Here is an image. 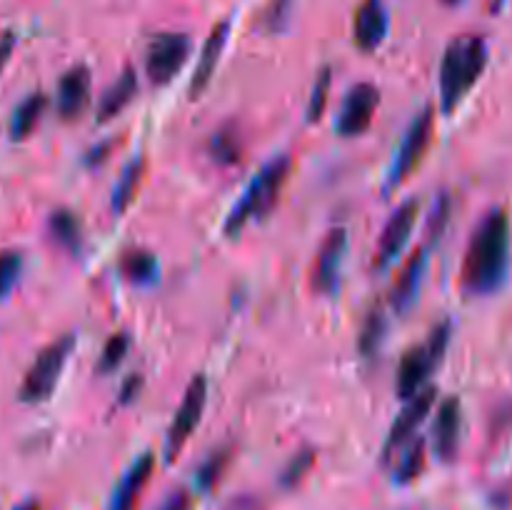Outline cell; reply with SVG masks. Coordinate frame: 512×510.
I'll list each match as a JSON object with an SVG mask.
<instances>
[{"label":"cell","mask_w":512,"mask_h":510,"mask_svg":"<svg viewBox=\"0 0 512 510\" xmlns=\"http://www.w3.org/2000/svg\"><path fill=\"white\" fill-rule=\"evenodd\" d=\"M510 270V218L503 208L490 210L475 228L463 263V288L490 295L503 288Z\"/></svg>","instance_id":"obj_1"},{"label":"cell","mask_w":512,"mask_h":510,"mask_svg":"<svg viewBox=\"0 0 512 510\" xmlns=\"http://www.w3.org/2000/svg\"><path fill=\"white\" fill-rule=\"evenodd\" d=\"M488 65V43L480 35H463L445 48L440 63V108L445 115L470 93Z\"/></svg>","instance_id":"obj_2"},{"label":"cell","mask_w":512,"mask_h":510,"mask_svg":"<svg viewBox=\"0 0 512 510\" xmlns=\"http://www.w3.org/2000/svg\"><path fill=\"white\" fill-rule=\"evenodd\" d=\"M290 168H293V163H290L288 155H278V158H273L260 168V173L245 188L243 198L235 203V208L225 218L223 230L228 238H235L250 220L265 218L275 208L280 193H283L285 180L290 175Z\"/></svg>","instance_id":"obj_3"},{"label":"cell","mask_w":512,"mask_h":510,"mask_svg":"<svg viewBox=\"0 0 512 510\" xmlns=\"http://www.w3.org/2000/svg\"><path fill=\"white\" fill-rule=\"evenodd\" d=\"M450 333H453V325H450V320H443L440 325H435L433 333L428 335L423 345L405 350L398 365V378H395V390H398L400 398H413L415 393H420L428 385L433 370L443 363V355L450 343Z\"/></svg>","instance_id":"obj_4"},{"label":"cell","mask_w":512,"mask_h":510,"mask_svg":"<svg viewBox=\"0 0 512 510\" xmlns=\"http://www.w3.org/2000/svg\"><path fill=\"white\" fill-rule=\"evenodd\" d=\"M75 348L73 335H60L58 340L43 348L38 353V358L33 360V365L25 373L23 383H20L18 398L23 403H43L53 395L55 385H58L60 373H63L65 363H68L70 353Z\"/></svg>","instance_id":"obj_5"},{"label":"cell","mask_w":512,"mask_h":510,"mask_svg":"<svg viewBox=\"0 0 512 510\" xmlns=\"http://www.w3.org/2000/svg\"><path fill=\"white\" fill-rule=\"evenodd\" d=\"M433 125H435V110L433 105H425L418 115L413 118L410 128L405 130L403 143H400L398 153H395L393 168L388 173V183H385V193L395 190L398 185H403L410 178L415 168L423 163L425 153L430 148V140H433Z\"/></svg>","instance_id":"obj_6"},{"label":"cell","mask_w":512,"mask_h":510,"mask_svg":"<svg viewBox=\"0 0 512 510\" xmlns=\"http://www.w3.org/2000/svg\"><path fill=\"white\" fill-rule=\"evenodd\" d=\"M205 403H208V380H205V375H195L188 388H185L183 400H180L178 410L173 415V423L168 428V435H165L163 453L168 463H173L175 455L183 450V445L188 443L193 430L200 425L205 413Z\"/></svg>","instance_id":"obj_7"},{"label":"cell","mask_w":512,"mask_h":510,"mask_svg":"<svg viewBox=\"0 0 512 510\" xmlns=\"http://www.w3.org/2000/svg\"><path fill=\"white\" fill-rule=\"evenodd\" d=\"M193 43L185 33H160L155 35L145 50V73L150 83L165 85L183 70L188 63Z\"/></svg>","instance_id":"obj_8"},{"label":"cell","mask_w":512,"mask_h":510,"mask_svg":"<svg viewBox=\"0 0 512 510\" xmlns=\"http://www.w3.org/2000/svg\"><path fill=\"white\" fill-rule=\"evenodd\" d=\"M418 213H420V200L415 198L405 200V203H400L398 208H395V213L390 215L383 233H380L378 248H375V258H373L375 270H388L390 265L398 260V255L403 253L410 235H413L415 223H418Z\"/></svg>","instance_id":"obj_9"},{"label":"cell","mask_w":512,"mask_h":510,"mask_svg":"<svg viewBox=\"0 0 512 510\" xmlns=\"http://www.w3.org/2000/svg\"><path fill=\"white\" fill-rule=\"evenodd\" d=\"M435 400H438V388H435V385H425L420 393L408 398L405 408L400 410V415L393 420V425H390L388 430V438H385L383 445V463L393 460V455L398 453L400 448H405V443L413 438L415 430H418L420 425H423V420L428 418Z\"/></svg>","instance_id":"obj_10"},{"label":"cell","mask_w":512,"mask_h":510,"mask_svg":"<svg viewBox=\"0 0 512 510\" xmlns=\"http://www.w3.org/2000/svg\"><path fill=\"white\" fill-rule=\"evenodd\" d=\"M380 105V90L373 83H358L345 93L343 105H340L335 130L343 138H355L370 128L375 118V110Z\"/></svg>","instance_id":"obj_11"},{"label":"cell","mask_w":512,"mask_h":510,"mask_svg":"<svg viewBox=\"0 0 512 510\" xmlns=\"http://www.w3.org/2000/svg\"><path fill=\"white\" fill-rule=\"evenodd\" d=\"M345 253H348V230L333 228L325 235L323 245L318 250V258H315L313 288L318 293H333L338 288Z\"/></svg>","instance_id":"obj_12"},{"label":"cell","mask_w":512,"mask_h":510,"mask_svg":"<svg viewBox=\"0 0 512 510\" xmlns=\"http://www.w3.org/2000/svg\"><path fill=\"white\" fill-rule=\"evenodd\" d=\"M460 433H463V408L458 398H445L438 405V415L433 423V448L440 460H453L460 448Z\"/></svg>","instance_id":"obj_13"},{"label":"cell","mask_w":512,"mask_h":510,"mask_svg":"<svg viewBox=\"0 0 512 510\" xmlns=\"http://www.w3.org/2000/svg\"><path fill=\"white\" fill-rule=\"evenodd\" d=\"M90 90H93V78L85 65H75L60 78L58 93H55V108L63 120H73L88 108Z\"/></svg>","instance_id":"obj_14"},{"label":"cell","mask_w":512,"mask_h":510,"mask_svg":"<svg viewBox=\"0 0 512 510\" xmlns=\"http://www.w3.org/2000/svg\"><path fill=\"white\" fill-rule=\"evenodd\" d=\"M425 273H428V250L420 248L410 255L408 263L400 270L393 290H390V305L395 313H408L418 300L420 288H423Z\"/></svg>","instance_id":"obj_15"},{"label":"cell","mask_w":512,"mask_h":510,"mask_svg":"<svg viewBox=\"0 0 512 510\" xmlns=\"http://www.w3.org/2000/svg\"><path fill=\"white\" fill-rule=\"evenodd\" d=\"M390 28V18L388 10L380 0H365L363 5L358 8L353 20V40L360 50L370 53V50L380 48L388 35Z\"/></svg>","instance_id":"obj_16"},{"label":"cell","mask_w":512,"mask_h":510,"mask_svg":"<svg viewBox=\"0 0 512 510\" xmlns=\"http://www.w3.org/2000/svg\"><path fill=\"white\" fill-rule=\"evenodd\" d=\"M228 33H230V23L228 20H223V23L215 25L213 33L208 35V40H205L203 48H200L198 65H195L193 78H190V88H188L190 98H200L203 90L208 88L210 80H213L215 68H218L220 63V55H223L225 43H228Z\"/></svg>","instance_id":"obj_17"},{"label":"cell","mask_w":512,"mask_h":510,"mask_svg":"<svg viewBox=\"0 0 512 510\" xmlns=\"http://www.w3.org/2000/svg\"><path fill=\"white\" fill-rule=\"evenodd\" d=\"M155 468L153 453H143L133 465L128 468V473L120 478L118 488H115L113 500H110V510H133L135 500H138L140 490L148 483L150 473Z\"/></svg>","instance_id":"obj_18"},{"label":"cell","mask_w":512,"mask_h":510,"mask_svg":"<svg viewBox=\"0 0 512 510\" xmlns=\"http://www.w3.org/2000/svg\"><path fill=\"white\" fill-rule=\"evenodd\" d=\"M135 95H138V75H135L133 68H125L123 73L118 75V80H115L113 85H108L105 93L100 95L98 115H95L98 123H108L115 115L123 113Z\"/></svg>","instance_id":"obj_19"},{"label":"cell","mask_w":512,"mask_h":510,"mask_svg":"<svg viewBox=\"0 0 512 510\" xmlns=\"http://www.w3.org/2000/svg\"><path fill=\"white\" fill-rule=\"evenodd\" d=\"M45 108H48V98H45L43 93H30L28 98L13 110V115H10V125H8L10 138L13 140L28 138V135L33 133L35 125H38L40 115H43Z\"/></svg>","instance_id":"obj_20"},{"label":"cell","mask_w":512,"mask_h":510,"mask_svg":"<svg viewBox=\"0 0 512 510\" xmlns=\"http://www.w3.org/2000/svg\"><path fill=\"white\" fill-rule=\"evenodd\" d=\"M120 273L135 285H150L158 280V258L150 250H128L120 258Z\"/></svg>","instance_id":"obj_21"},{"label":"cell","mask_w":512,"mask_h":510,"mask_svg":"<svg viewBox=\"0 0 512 510\" xmlns=\"http://www.w3.org/2000/svg\"><path fill=\"white\" fill-rule=\"evenodd\" d=\"M208 153L215 163L220 165H235L243 158V138H240V130L233 123L223 125V128L215 130L210 135Z\"/></svg>","instance_id":"obj_22"},{"label":"cell","mask_w":512,"mask_h":510,"mask_svg":"<svg viewBox=\"0 0 512 510\" xmlns=\"http://www.w3.org/2000/svg\"><path fill=\"white\" fill-rule=\"evenodd\" d=\"M230 460H233V448L225 445V448L213 450V453L198 465V470H195V485H198L200 493H210V490L220 483V478H223L225 470H228Z\"/></svg>","instance_id":"obj_23"},{"label":"cell","mask_w":512,"mask_h":510,"mask_svg":"<svg viewBox=\"0 0 512 510\" xmlns=\"http://www.w3.org/2000/svg\"><path fill=\"white\" fill-rule=\"evenodd\" d=\"M143 173H145L143 158H135L133 163L123 170L118 185L113 188V203H110L113 205L115 215H120L130 203H133V198L138 195L140 183H143Z\"/></svg>","instance_id":"obj_24"},{"label":"cell","mask_w":512,"mask_h":510,"mask_svg":"<svg viewBox=\"0 0 512 510\" xmlns=\"http://www.w3.org/2000/svg\"><path fill=\"white\" fill-rule=\"evenodd\" d=\"M50 235L58 240L63 248L78 250L80 243H83V228H80V218L73 213V210H55L50 215Z\"/></svg>","instance_id":"obj_25"},{"label":"cell","mask_w":512,"mask_h":510,"mask_svg":"<svg viewBox=\"0 0 512 510\" xmlns=\"http://www.w3.org/2000/svg\"><path fill=\"white\" fill-rule=\"evenodd\" d=\"M425 453H428V443H425V438L413 440V443L405 448V453L400 455L398 465H395V483L405 485L410 483V480L418 478L425 468Z\"/></svg>","instance_id":"obj_26"},{"label":"cell","mask_w":512,"mask_h":510,"mask_svg":"<svg viewBox=\"0 0 512 510\" xmlns=\"http://www.w3.org/2000/svg\"><path fill=\"white\" fill-rule=\"evenodd\" d=\"M385 333H388V320H385L383 310H373L368 313V318L363 320V328L358 335V348L365 358H370L373 353H378V348L383 345Z\"/></svg>","instance_id":"obj_27"},{"label":"cell","mask_w":512,"mask_h":510,"mask_svg":"<svg viewBox=\"0 0 512 510\" xmlns=\"http://www.w3.org/2000/svg\"><path fill=\"white\" fill-rule=\"evenodd\" d=\"M130 345H133V340H130V335L125 333V330L110 335L108 343L103 345V353H100L95 370H98L100 375H110L113 370H118L120 365H123L125 355L130 353Z\"/></svg>","instance_id":"obj_28"},{"label":"cell","mask_w":512,"mask_h":510,"mask_svg":"<svg viewBox=\"0 0 512 510\" xmlns=\"http://www.w3.org/2000/svg\"><path fill=\"white\" fill-rule=\"evenodd\" d=\"M313 465H315V450L313 448L298 450V453L288 460L283 473H280V485H283L285 490L295 488L298 483H303V478L310 473Z\"/></svg>","instance_id":"obj_29"},{"label":"cell","mask_w":512,"mask_h":510,"mask_svg":"<svg viewBox=\"0 0 512 510\" xmlns=\"http://www.w3.org/2000/svg\"><path fill=\"white\" fill-rule=\"evenodd\" d=\"M330 83H333V70L323 68L315 78L313 93H310V103H308V123H315V120L323 118L325 105H328V93H330Z\"/></svg>","instance_id":"obj_30"},{"label":"cell","mask_w":512,"mask_h":510,"mask_svg":"<svg viewBox=\"0 0 512 510\" xmlns=\"http://www.w3.org/2000/svg\"><path fill=\"white\" fill-rule=\"evenodd\" d=\"M23 270V255L18 250H3L0 253V300L13 290Z\"/></svg>","instance_id":"obj_31"},{"label":"cell","mask_w":512,"mask_h":510,"mask_svg":"<svg viewBox=\"0 0 512 510\" xmlns=\"http://www.w3.org/2000/svg\"><path fill=\"white\" fill-rule=\"evenodd\" d=\"M288 18H290V0H273V3H270V8L265 10L263 23H265V28L273 30L275 33V30L285 28Z\"/></svg>","instance_id":"obj_32"},{"label":"cell","mask_w":512,"mask_h":510,"mask_svg":"<svg viewBox=\"0 0 512 510\" xmlns=\"http://www.w3.org/2000/svg\"><path fill=\"white\" fill-rule=\"evenodd\" d=\"M448 215H450V198H448V193H443L438 198V203H435L433 213H430V223H428L430 238H440L445 223H448Z\"/></svg>","instance_id":"obj_33"},{"label":"cell","mask_w":512,"mask_h":510,"mask_svg":"<svg viewBox=\"0 0 512 510\" xmlns=\"http://www.w3.org/2000/svg\"><path fill=\"white\" fill-rule=\"evenodd\" d=\"M140 390H143V375H138V373L128 375V378H125L123 383H120L118 400H120V403H123V405L133 403V400L140 395Z\"/></svg>","instance_id":"obj_34"},{"label":"cell","mask_w":512,"mask_h":510,"mask_svg":"<svg viewBox=\"0 0 512 510\" xmlns=\"http://www.w3.org/2000/svg\"><path fill=\"white\" fill-rule=\"evenodd\" d=\"M110 150H113V140H103V143L93 145V148H90L88 153H85L83 163L88 165V168H98V165H103L105 160H108Z\"/></svg>","instance_id":"obj_35"},{"label":"cell","mask_w":512,"mask_h":510,"mask_svg":"<svg viewBox=\"0 0 512 510\" xmlns=\"http://www.w3.org/2000/svg\"><path fill=\"white\" fill-rule=\"evenodd\" d=\"M223 510H263V503L255 495H238V498L228 500Z\"/></svg>","instance_id":"obj_36"},{"label":"cell","mask_w":512,"mask_h":510,"mask_svg":"<svg viewBox=\"0 0 512 510\" xmlns=\"http://www.w3.org/2000/svg\"><path fill=\"white\" fill-rule=\"evenodd\" d=\"M160 510H190V495L185 490H178V493H173L165 500Z\"/></svg>","instance_id":"obj_37"},{"label":"cell","mask_w":512,"mask_h":510,"mask_svg":"<svg viewBox=\"0 0 512 510\" xmlns=\"http://www.w3.org/2000/svg\"><path fill=\"white\" fill-rule=\"evenodd\" d=\"M13 48H15V35L5 33L3 38H0V73H3L5 63L10 60V53H13Z\"/></svg>","instance_id":"obj_38"},{"label":"cell","mask_w":512,"mask_h":510,"mask_svg":"<svg viewBox=\"0 0 512 510\" xmlns=\"http://www.w3.org/2000/svg\"><path fill=\"white\" fill-rule=\"evenodd\" d=\"M15 510H40V503L38 500H25V503H20Z\"/></svg>","instance_id":"obj_39"},{"label":"cell","mask_w":512,"mask_h":510,"mask_svg":"<svg viewBox=\"0 0 512 510\" xmlns=\"http://www.w3.org/2000/svg\"><path fill=\"white\" fill-rule=\"evenodd\" d=\"M443 3H448V5H458L460 0H443Z\"/></svg>","instance_id":"obj_40"}]
</instances>
